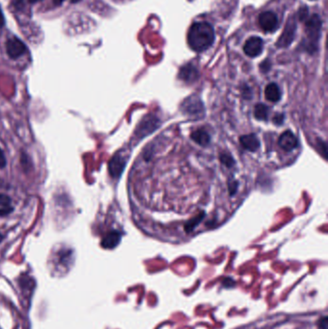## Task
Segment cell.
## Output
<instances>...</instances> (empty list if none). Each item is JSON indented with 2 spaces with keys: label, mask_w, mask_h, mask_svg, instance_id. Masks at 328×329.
I'll list each match as a JSON object with an SVG mask.
<instances>
[{
  "label": "cell",
  "mask_w": 328,
  "mask_h": 329,
  "mask_svg": "<svg viewBox=\"0 0 328 329\" xmlns=\"http://www.w3.org/2000/svg\"><path fill=\"white\" fill-rule=\"evenodd\" d=\"M215 42V30L208 22H196L188 33V44L193 51L202 52L212 47Z\"/></svg>",
  "instance_id": "cell-1"
},
{
  "label": "cell",
  "mask_w": 328,
  "mask_h": 329,
  "mask_svg": "<svg viewBox=\"0 0 328 329\" xmlns=\"http://www.w3.org/2000/svg\"><path fill=\"white\" fill-rule=\"evenodd\" d=\"M320 29H321V20L318 15H313L307 21L305 25V33L306 39L304 40L305 49L310 52L314 53L318 49V40L320 37Z\"/></svg>",
  "instance_id": "cell-2"
},
{
  "label": "cell",
  "mask_w": 328,
  "mask_h": 329,
  "mask_svg": "<svg viewBox=\"0 0 328 329\" xmlns=\"http://www.w3.org/2000/svg\"><path fill=\"white\" fill-rule=\"evenodd\" d=\"M184 114L193 118H201L204 116V106L199 97H191L182 103Z\"/></svg>",
  "instance_id": "cell-3"
},
{
  "label": "cell",
  "mask_w": 328,
  "mask_h": 329,
  "mask_svg": "<svg viewBox=\"0 0 328 329\" xmlns=\"http://www.w3.org/2000/svg\"><path fill=\"white\" fill-rule=\"evenodd\" d=\"M27 51L25 44L19 38H11L6 42V52L11 59L20 58Z\"/></svg>",
  "instance_id": "cell-4"
},
{
  "label": "cell",
  "mask_w": 328,
  "mask_h": 329,
  "mask_svg": "<svg viewBox=\"0 0 328 329\" xmlns=\"http://www.w3.org/2000/svg\"><path fill=\"white\" fill-rule=\"evenodd\" d=\"M296 29H297V23L294 19H290L287 22V25L283 31L282 35L280 36L279 39L277 40V47L278 48H287L293 43L296 35Z\"/></svg>",
  "instance_id": "cell-5"
},
{
  "label": "cell",
  "mask_w": 328,
  "mask_h": 329,
  "mask_svg": "<svg viewBox=\"0 0 328 329\" xmlns=\"http://www.w3.org/2000/svg\"><path fill=\"white\" fill-rule=\"evenodd\" d=\"M259 25L265 32H272L278 26L277 16L273 12H264L259 17Z\"/></svg>",
  "instance_id": "cell-6"
},
{
  "label": "cell",
  "mask_w": 328,
  "mask_h": 329,
  "mask_svg": "<svg viewBox=\"0 0 328 329\" xmlns=\"http://www.w3.org/2000/svg\"><path fill=\"white\" fill-rule=\"evenodd\" d=\"M126 156L121 154L120 152L116 153L112 159L111 161L109 162V166H108V169H109V173H110V175L114 178H118L125 168H126Z\"/></svg>",
  "instance_id": "cell-7"
},
{
  "label": "cell",
  "mask_w": 328,
  "mask_h": 329,
  "mask_svg": "<svg viewBox=\"0 0 328 329\" xmlns=\"http://www.w3.org/2000/svg\"><path fill=\"white\" fill-rule=\"evenodd\" d=\"M263 39L259 37H251L248 39L243 46L244 53L250 57H257L263 51Z\"/></svg>",
  "instance_id": "cell-8"
},
{
  "label": "cell",
  "mask_w": 328,
  "mask_h": 329,
  "mask_svg": "<svg viewBox=\"0 0 328 329\" xmlns=\"http://www.w3.org/2000/svg\"><path fill=\"white\" fill-rule=\"evenodd\" d=\"M280 147L286 151L295 149L298 146V139L291 131H285L278 140Z\"/></svg>",
  "instance_id": "cell-9"
},
{
  "label": "cell",
  "mask_w": 328,
  "mask_h": 329,
  "mask_svg": "<svg viewBox=\"0 0 328 329\" xmlns=\"http://www.w3.org/2000/svg\"><path fill=\"white\" fill-rule=\"evenodd\" d=\"M179 78L186 83H193L198 78V71L192 64H188L180 68Z\"/></svg>",
  "instance_id": "cell-10"
},
{
  "label": "cell",
  "mask_w": 328,
  "mask_h": 329,
  "mask_svg": "<svg viewBox=\"0 0 328 329\" xmlns=\"http://www.w3.org/2000/svg\"><path fill=\"white\" fill-rule=\"evenodd\" d=\"M121 240L120 233L116 230H113L107 233L106 236L101 241V246L106 250H113L118 245Z\"/></svg>",
  "instance_id": "cell-11"
},
{
  "label": "cell",
  "mask_w": 328,
  "mask_h": 329,
  "mask_svg": "<svg viewBox=\"0 0 328 329\" xmlns=\"http://www.w3.org/2000/svg\"><path fill=\"white\" fill-rule=\"evenodd\" d=\"M158 126V121L156 117H145V119L143 120V122L139 126L138 131H137V135H141V137H145L147 135L148 132H152L157 128Z\"/></svg>",
  "instance_id": "cell-12"
},
{
  "label": "cell",
  "mask_w": 328,
  "mask_h": 329,
  "mask_svg": "<svg viewBox=\"0 0 328 329\" xmlns=\"http://www.w3.org/2000/svg\"><path fill=\"white\" fill-rule=\"evenodd\" d=\"M240 143L241 146L249 151H256L260 146L259 140L254 134L242 136L240 139Z\"/></svg>",
  "instance_id": "cell-13"
},
{
  "label": "cell",
  "mask_w": 328,
  "mask_h": 329,
  "mask_svg": "<svg viewBox=\"0 0 328 329\" xmlns=\"http://www.w3.org/2000/svg\"><path fill=\"white\" fill-rule=\"evenodd\" d=\"M266 98L270 102H277L281 98L280 89L275 83H270L265 90Z\"/></svg>",
  "instance_id": "cell-14"
},
{
  "label": "cell",
  "mask_w": 328,
  "mask_h": 329,
  "mask_svg": "<svg viewBox=\"0 0 328 329\" xmlns=\"http://www.w3.org/2000/svg\"><path fill=\"white\" fill-rule=\"evenodd\" d=\"M192 139L195 143H197L198 145H202V146L209 145V143H210V136L203 129H198L196 131H194L192 134Z\"/></svg>",
  "instance_id": "cell-15"
},
{
  "label": "cell",
  "mask_w": 328,
  "mask_h": 329,
  "mask_svg": "<svg viewBox=\"0 0 328 329\" xmlns=\"http://www.w3.org/2000/svg\"><path fill=\"white\" fill-rule=\"evenodd\" d=\"M254 116L259 120H267L269 116V108L265 104H257L254 109Z\"/></svg>",
  "instance_id": "cell-16"
},
{
  "label": "cell",
  "mask_w": 328,
  "mask_h": 329,
  "mask_svg": "<svg viewBox=\"0 0 328 329\" xmlns=\"http://www.w3.org/2000/svg\"><path fill=\"white\" fill-rule=\"evenodd\" d=\"M43 1V0H14L13 6L17 11H22L27 4H35L37 2Z\"/></svg>",
  "instance_id": "cell-17"
},
{
  "label": "cell",
  "mask_w": 328,
  "mask_h": 329,
  "mask_svg": "<svg viewBox=\"0 0 328 329\" xmlns=\"http://www.w3.org/2000/svg\"><path fill=\"white\" fill-rule=\"evenodd\" d=\"M10 205V197L6 194H0V206H2V208H9Z\"/></svg>",
  "instance_id": "cell-18"
},
{
  "label": "cell",
  "mask_w": 328,
  "mask_h": 329,
  "mask_svg": "<svg viewBox=\"0 0 328 329\" xmlns=\"http://www.w3.org/2000/svg\"><path fill=\"white\" fill-rule=\"evenodd\" d=\"M221 160H222V163L227 167H232L234 164V160L230 155L222 154L221 156Z\"/></svg>",
  "instance_id": "cell-19"
},
{
  "label": "cell",
  "mask_w": 328,
  "mask_h": 329,
  "mask_svg": "<svg viewBox=\"0 0 328 329\" xmlns=\"http://www.w3.org/2000/svg\"><path fill=\"white\" fill-rule=\"evenodd\" d=\"M318 326H319V328L320 329H328L327 317H323L322 319H319Z\"/></svg>",
  "instance_id": "cell-20"
},
{
  "label": "cell",
  "mask_w": 328,
  "mask_h": 329,
  "mask_svg": "<svg viewBox=\"0 0 328 329\" xmlns=\"http://www.w3.org/2000/svg\"><path fill=\"white\" fill-rule=\"evenodd\" d=\"M6 164H7V161H6L5 155H4L3 150L0 148V168H4Z\"/></svg>",
  "instance_id": "cell-21"
},
{
  "label": "cell",
  "mask_w": 328,
  "mask_h": 329,
  "mask_svg": "<svg viewBox=\"0 0 328 329\" xmlns=\"http://www.w3.org/2000/svg\"><path fill=\"white\" fill-rule=\"evenodd\" d=\"M283 117L284 116L282 114H278L273 117V122H275L276 125H281L283 122Z\"/></svg>",
  "instance_id": "cell-22"
},
{
  "label": "cell",
  "mask_w": 328,
  "mask_h": 329,
  "mask_svg": "<svg viewBox=\"0 0 328 329\" xmlns=\"http://www.w3.org/2000/svg\"><path fill=\"white\" fill-rule=\"evenodd\" d=\"M13 211V208L9 207V208H0V216H5L8 215Z\"/></svg>",
  "instance_id": "cell-23"
},
{
  "label": "cell",
  "mask_w": 328,
  "mask_h": 329,
  "mask_svg": "<svg viewBox=\"0 0 328 329\" xmlns=\"http://www.w3.org/2000/svg\"><path fill=\"white\" fill-rule=\"evenodd\" d=\"M4 25H5V17H4V14L0 7V28H2Z\"/></svg>",
  "instance_id": "cell-24"
},
{
  "label": "cell",
  "mask_w": 328,
  "mask_h": 329,
  "mask_svg": "<svg viewBox=\"0 0 328 329\" xmlns=\"http://www.w3.org/2000/svg\"><path fill=\"white\" fill-rule=\"evenodd\" d=\"M66 0H53V2H54V5L55 6H57V7H59V6H61L64 2H65Z\"/></svg>",
  "instance_id": "cell-25"
},
{
  "label": "cell",
  "mask_w": 328,
  "mask_h": 329,
  "mask_svg": "<svg viewBox=\"0 0 328 329\" xmlns=\"http://www.w3.org/2000/svg\"><path fill=\"white\" fill-rule=\"evenodd\" d=\"M81 0H71V3H78V2H80Z\"/></svg>",
  "instance_id": "cell-26"
},
{
  "label": "cell",
  "mask_w": 328,
  "mask_h": 329,
  "mask_svg": "<svg viewBox=\"0 0 328 329\" xmlns=\"http://www.w3.org/2000/svg\"><path fill=\"white\" fill-rule=\"evenodd\" d=\"M2 240H3V236L2 234H0V242H2Z\"/></svg>",
  "instance_id": "cell-27"
}]
</instances>
